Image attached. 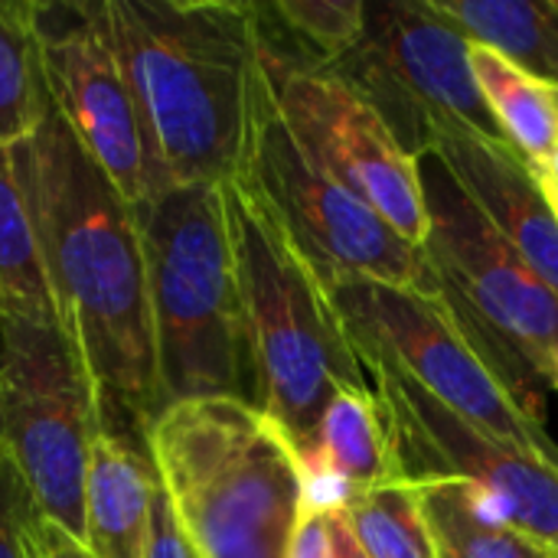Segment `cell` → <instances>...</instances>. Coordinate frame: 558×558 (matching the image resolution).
<instances>
[{
	"mask_svg": "<svg viewBox=\"0 0 558 558\" xmlns=\"http://www.w3.org/2000/svg\"><path fill=\"white\" fill-rule=\"evenodd\" d=\"M59 327L78 347L101 428L144 441L160 415L147 265L134 206L49 108L10 147Z\"/></svg>",
	"mask_w": 558,
	"mask_h": 558,
	"instance_id": "6da1fadb",
	"label": "cell"
},
{
	"mask_svg": "<svg viewBox=\"0 0 558 558\" xmlns=\"http://www.w3.org/2000/svg\"><path fill=\"white\" fill-rule=\"evenodd\" d=\"M98 13L167 183L235 180L262 75V7L98 0Z\"/></svg>",
	"mask_w": 558,
	"mask_h": 558,
	"instance_id": "7a4b0ae2",
	"label": "cell"
},
{
	"mask_svg": "<svg viewBox=\"0 0 558 558\" xmlns=\"http://www.w3.org/2000/svg\"><path fill=\"white\" fill-rule=\"evenodd\" d=\"M147 451L170 510L199 558H288L311 494L291 435L245 399L163 409Z\"/></svg>",
	"mask_w": 558,
	"mask_h": 558,
	"instance_id": "3957f363",
	"label": "cell"
},
{
	"mask_svg": "<svg viewBox=\"0 0 558 558\" xmlns=\"http://www.w3.org/2000/svg\"><path fill=\"white\" fill-rule=\"evenodd\" d=\"M219 190L252 350V402L301 451L330 399L369 386V376L317 265L265 196L245 177Z\"/></svg>",
	"mask_w": 558,
	"mask_h": 558,
	"instance_id": "277c9868",
	"label": "cell"
},
{
	"mask_svg": "<svg viewBox=\"0 0 558 558\" xmlns=\"http://www.w3.org/2000/svg\"><path fill=\"white\" fill-rule=\"evenodd\" d=\"M134 216L147 265L160 412L193 399L252 402V350L222 190L170 186L137 203Z\"/></svg>",
	"mask_w": 558,
	"mask_h": 558,
	"instance_id": "5b68a950",
	"label": "cell"
},
{
	"mask_svg": "<svg viewBox=\"0 0 558 558\" xmlns=\"http://www.w3.org/2000/svg\"><path fill=\"white\" fill-rule=\"evenodd\" d=\"M428 213L425 262L438 291L500 363L523 409L546 425L549 363L558 350V294L464 196L438 154H422Z\"/></svg>",
	"mask_w": 558,
	"mask_h": 558,
	"instance_id": "8992f818",
	"label": "cell"
},
{
	"mask_svg": "<svg viewBox=\"0 0 558 558\" xmlns=\"http://www.w3.org/2000/svg\"><path fill=\"white\" fill-rule=\"evenodd\" d=\"M317 271L356 353L389 360L500 445L558 468V448L546 425L523 409L500 363L471 337L438 288L422 291L347 271Z\"/></svg>",
	"mask_w": 558,
	"mask_h": 558,
	"instance_id": "52a82bcc",
	"label": "cell"
},
{
	"mask_svg": "<svg viewBox=\"0 0 558 558\" xmlns=\"http://www.w3.org/2000/svg\"><path fill=\"white\" fill-rule=\"evenodd\" d=\"M101 432L95 386L59 324L0 320V451L36 507L85 539V477Z\"/></svg>",
	"mask_w": 558,
	"mask_h": 558,
	"instance_id": "ba28073f",
	"label": "cell"
},
{
	"mask_svg": "<svg viewBox=\"0 0 558 558\" xmlns=\"http://www.w3.org/2000/svg\"><path fill=\"white\" fill-rule=\"evenodd\" d=\"M324 271L435 291L425 252L409 245L383 216L327 173L291 134L262 59L255 114L242 173Z\"/></svg>",
	"mask_w": 558,
	"mask_h": 558,
	"instance_id": "9c48e42d",
	"label": "cell"
},
{
	"mask_svg": "<svg viewBox=\"0 0 558 558\" xmlns=\"http://www.w3.org/2000/svg\"><path fill=\"white\" fill-rule=\"evenodd\" d=\"M262 59L278 108L301 147L383 216L409 245L422 248L428 213L422 193V157H415L379 108L337 69L298 56L268 26L262 7Z\"/></svg>",
	"mask_w": 558,
	"mask_h": 558,
	"instance_id": "30bf717a",
	"label": "cell"
},
{
	"mask_svg": "<svg viewBox=\"0 0 558 558\" xmlns=\"http://www.w3.org/2000/svg\"><path fill=\"white\" fill-rule=\"evenodd\" d=\"M405 481L464 484L500 523L558 546V468L520 454L376 353H360Z\"/></svg>",
	"mask_w": 558,
	"mask_h": 558,
	"instance_id": "8fae6325",
	"label": "cell"
},
{
	"mask_svg": "<svg viewBox=\"0 0 558 558\" xmlns=\"http://www.w3.org/2000/svg\"><path fill=\"white\" fill-rule=\"evenodd\" d=\"M29 26L52 108L118 193L137 206L170 190L98 0H29Z\"/></svg>",
	"mask_w": 558,
	"mask_h": 558,
	"instance_id": "7c38bea8",
	"label": "cell"
},
{
	"mask_svg": "<svg viewBox=\"0 0 558 558\" xmlns=\"http://www.w3.org/2000/svg\"><path fill=\"white\" fill-rule=\"evenodd\" d=\"M415 154L432 150L441 124L504 137L471 72V43L425 0L369 3L363 43L333 65Z\"/></svg>",
	"mask_w": 558,
	"mask_h": 558,
	"instance_id": "4fadbf2b",
	"label": "cell"
},
{
	"mask_svg": "<svg viewBox=\"0 0 558 558\" xmlns=\"http://www.w3.org/2000/svg\"><path fill=\"white\" fill-rule=\"evenodd\" d=\"M432 154L441 157L464 196L558 294V216L536 167L507 137L458 124L435 128Z\"/></svg>",
	"mask_w": 558,
	"mask_h": 558,
	"instance_id": "5bb4252c",
	"label": "cell"
},
{
	"mask_svg": "<svg viewBox=\"0 0 558 558\" xmlns=\"http://www.w3.org/2000/svg\"><path fill=\"white\" fill-rule=\"evenodd\" d=\"M301 458L311 477L307 497L324 507L399 477L392 438L369 386L330 399Z\"/></svg>",
	"mask_w": 558,
	"mask_h": 558,
	"instance_id": "9a60e30c",
	"label": "cell"
},
{
	"mask_svg": "<svg viewBox=\"0 0 558 558\" xmlns=\"http://www.w3.org/2000/svg\"><path fill=\"white\" fill-rule=\"evenodd\" d=\"M160 481L144 441L98 432L85 477V546L95 558H144Z\"/></svg>",
	"mask_w": 558,
	"mask_h": 558,
	"instance_id": "2e32d148",
	"label": "cell"
},
{
	"mask_svg": "<svg viewBox=\"0 0 558 558\" xmlns=\"http://www.w3.org/2000/svg\"><path fill=\"white\" fill-rule=\"evenodd\" d=\"M435 16L454 26L468 43L497 49L504 59L558 85V10L556 3L526 0H425Z\"/></svg>",
	"mask_w": 558,
	"mask_h": 558,
	"instance_id": "e0dca14e",
	"label": "cell"
},
{
	"mask_svg": "<svg viewBox=\"0 0 558 558\" xmlns=\"http://www.w3.org/2000/svg\"><path fill=\"white\" fill-rule=\"evenodd\" d=\"M471 72L500 134L533 167L546 163L558 150V118L549 85L481 43H471Z\"/></svg>",
	"mask_w": 558,
	"mask_h": 558,
	"instance_id": "ac0fdd59",
	"label": "cell"
},
{
	"mask_svg": "<svg viewBox=\"0 0 558 558\" xmlns=\"http://www.w3.org/2000/svg\"><path fill=\"white\" fill-rule=\"evenodd\" d=\"M438 558H556L539 539L490 517L464 484L412 481Z\"/></svg>",
	"mask_w": 558,
	"mask_h": 558,
	"instance_id": "d6986e66",
	"label": "cell"
},
{
	"mask_svg": "<svg viewBox=\"0 0 558 558\" xmlns=\"http://www.w3.org/2000/svg\"><path fill=\"white\" fill-rule=\"evenodd\" d=\"M3 317L59 324L10 147H0V320Z\"/></svg>",
	"mask_w": 558,
	"mask_h": 558,
	"instance_id": "ffe728a7",
	"label": "cell"
},
{
	"mask_svg": "<svg viewBox=\"0 0 558 558\" xmlns=\"http://www.w3.org/2000/svg\"><path fill=\"white\" fill-rule=\"evenodd\" d=\"M337 510L369 558H438L418 487L405 477L350 494Z\"/></svg>",
	"mask_w": 558,
	"mask_h": 558,
	"instance_id": "44dd1931",
	"label": "cell"
},
{
	"mask_svg": "<svg viewBox=\"0 0 558 558\" xmlns=\"http://www.w3.org/2000/svg\"><path fill=\"white\" fill-rule=\"evenodd\" d=\"M49 108L29 0H0V147L26 141L46 121Z\"/></svg>",
	"mask_w": 558,
	"mask_h": 558,
	"instance_id": "7402d4cb",
	"label": "cell"
},
{
	"mask_svg": "<svg viewBox=\"0 0 558 558\" xmlns=\"http://www.w3.org/2000/svg\"><path fill=\"white\" fill-rule=\"evenodd\" d=\"M278 29L288 33L307 62L333 69L340 65L366 33L369 3L363 0H281L268 7Z\"/></svg>",
	"mask_w": 558,
	"mask_h": 558,
	"instance_id": "603a6c76",
	"label": "cell"
},
{
	"mask_svg": "<svg viewBox=\"0 0 558 558\" xmlns=\"http://www.w3.org/2000/svg\"><path fill=\"white\" fill-rule=\"evenodd\" d=\"M36 510L20 471L0 451V558H26V523Z\"/></svg>",
	"mask_w": 558,
	"mask_h": 558,
	"instance_id": "cb8c5ba5",
	"label": "cell"
},
{
	"mask_svg": "<svg viewBox=\"0 0 558 558\" xmlns=\"http://www.w3.org/2000/svg\"><path fill=\"white\" fill-rule=\"evenodd\" d=\"M26 558H95L92 549L65 533L59 523H52L39 507L33 510L26 523Z\"/></svg>",
	"mask_w": 558,
	"mask_h": 558,
	"instance_id": "d4e9b609",
	"label": "cell"
},
{
	"mask_svg": "<svg viewBox=\"0 0 558 558\" xmlns=\"http://www.w3.org/2000/svg\"><path fill=\"white\" fill-rule=\"evenodd\" d=\"M288 558H333V536H330V507L314 504L307 497Z\"/></svg>",
	"mask_w": 558,
	"mask_h": 558,
	"instance_id": "484cf974",
	"label": "cell"
},
{
	"mask_svg": "<svg viewBox=\"0 0 558 558\" xmlns=\"http://www.w3.org/2000/svg\"><path fill=\"white\" fill-rule=\"evenodd\" d=\"M144 558H199L193 553L190 539L183 536L173 510H170V500L163 497V490L157 494V504H154V517H150V536H147V549Z\"/></svg>",
	"mask_w": 558,
	"mask_h": 558,
	"instance_id": "4316f807",
	"label": "cell"
},
{
	"mask_svg": "<svg viewBox=\"0 0 558 558\" xmlns=\"http://www.w3.org/2000/svg\"><path fill=\"white\" fill-rule=\"evenodd\" d=\"M330 536H333V558H369L353 539V533L337 507H330Z\"/></svg>",
	"mask_w": 558,
	"mask_h": 558,
	"instance_id": "83f0119b",
	"label": "cell"
},
{
	"mask_svg": "<svg viewBox=\"0 0 558 558\" xmlns=\"http://www.w3.org/2000/svg\"><path fill=\"white\" fill-rule=\"evenodd\" d=\"M536 173H539V180H543V190H546V196H549V203H553V209H556L558 216V150L546 160V163H539L536 167Z\"/></svg>",
	"mask_w": 558,
	"mask_h": 558,
	"instance_id": "f1b7e54d",
	"label": "cell"
},
{
	"mask_svg": "<svg viewBox=\"0 0 558 558\" xmlns=\"http://www.w3.org/2000/svg\"><path fill=\"white\" fill-rule=\"evenodd\" d=\"M546 379H549V386L558 392V350L556 356H553V363H549V376H546Z\"/></svg>",
	"mask_w": 558,
	"mask_h": 558,
	"instance_id": "f546056e",
	"label": "cell"
},
{
	"mask_svg": "<svg viewBox=\"0 0 558 558\" xmlns=\"http://www.w3.org/2000/svg\"><path fill=\"white\" fill-rule=\"evenodd\" d=\"M549 98H553V108H556V118H558V85H549Z\"/></svg>",
	"mask_w": 558,
	"mask_h": 558,
	"instance_id": "4dcf8cb0",
	"label": "cell"
},
{
	"mask_svg": "<svg viewBox=\"0 0 558 558\" xmlns=\"http://www.w3.org/2000/svg\"><path fill=\"white\" fill-rule=\"evenodd\" d=\"M553 553H556V558H558V546H556V549H553Z\"/></svg>",
	"mask_w": 558,
	"mask_h": 558,
	"instance_id": "1f68e13d",
	"label": "cell"
},
{
	"mask_svg": "<svg viewBox=\"0 0 558 558\" xmlns=\"http://www.w3.org/2000/svg\"><path fill=\"white\" fill-rule=\"evenodd\" d=\"M553 3H556V10H558V0H553Z\"/></svg>",
	"mask_w": 558,
	"mask_h": 558,
	"instance_id": "d6a6232c",
	"label": "cell"
}]
</instances>
